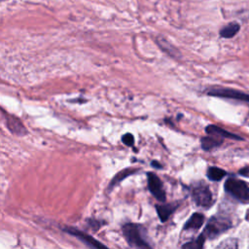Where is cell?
<instances>
[{"mask_svg":"<svg viewBox=\"0 0 249 249\" xmlns=\"http://www.w3.org/2000/svg\"><path fill=\"white\" fill-rule=\"evenodd\" d=\"M205 131L208 134L214 135V136H218V137H222V138H233V139H237V140H242L241 137H239L238 135H235L231 132L227 131L226 129L217 126L215 124H209L205 127Z\"/></svg>","mask_w":249,"mask_h":249,"instance_id":"9","label":"cell"},{"mask_svg":"<svg viewBox=\"0 0 249 249\" xmlns=\"http://www.w3.org/2000/svg\"><path fill=\"white\" fill-rule=\"evenodd\" d=\"M70 234L76 236L77 238H79L80 240H82L84 243H86L87 245L90 246V247H95V248H104L105 245L100 243L99 241H97L95 238H93L92 236L81 231H78L76 229H67L66 230Z\"/></svg>","mask_w":249,"mask_h":249,"instance_id":"7","label":"cell"},{"mask_svg":"<svg viewBox=\"0 0 249 249\" xmlns=\"http://www.w3.org/2000/svg\"><path fill=\"white\" fill-rule=\"evenodd\" d=\"M208 95L216 96V97H223V98H230V99H236L240 101H245L249 103V94L237 89H227V88H213L206 91Z\"/></svg>","mask_w":249,"mask_h":249,"instance_id":"5","label":"cell"},{"mask_svg":"<svg viewBox=\"0 0 249 249\" xmlns=\"http://www.w3.org/2000/svg\"><path fill=\"white\" fill-rule=\"evenodd\" d=\"M238 30H239V24L236 22H231L221 29L220 35L224 38H231L238 32Z\"/></svg>","mask_w":249,"mask_h":249,"instance_id":"14","label":"cell"},{"mask_svg":"<svg viewBox=\"0 0 249 249\" xmlns=\"http://www.w3.org/2000/svg\"><path fill=\"white\" fill-rule=\"evenodd\" d=\"M204 223V216L201 213H194L184 226V230H198Z\"/></svg>","mask_w":249,"mask_h":249,"instance_id":"10","label":"cell"},{"mask_svg":"<svg viewBox=\"0 0 249 249\" xmlns=\"http://www.w3.org/2000/svg\"><path fill=\"white\" fill-rule=\"evenodd\" d=\"M178 206H179V203H175V202L156 205V209L160 221L161 222L167 221V219L178 208Z\"/></svg>","mask_w":249,"mask_h":249,"instance_id":"8","label":"cell"},{"mask_svg":"<svg viewBox=\"0 0 249 249\" xmlns=\"http://www.w3.org/2000/svg\"><path fill=\"white\" fill-rule=\"evenodd\" d=\"M205 239L204 237L200 234L195 241H191L189 243H186L183 245L184 248H201L203 246Z\"/></svg>","mask_w":249,"mask_h":249,"instance_id":"16","label":"cell"},{"mask_svg":"<svg viewBox=\"0 0 249 249\" xmlns=\"http://www.w3.org/2000/svg\"><path fill=\"white\" fill-rule=\"evenodd\" d=\"M207 177L209 180L211 181H220L221 179H223L226 175H227V172L220 168V167H217V166H211L208 168L207 170Z\"/></svg>","mask_w":249,"mask_h":249,"instance_id":"13","label":"cell"},{"mask_svg":"<svg viewBox=\"0 0 249 249\" xmlns=\"http://www.w3.org/2000/svg\"><path fill=\"white\" fill-rule=\"evenodd\" d=\"M225 191L235 199L246 202L249 201V185L236 178H229L225 182Z\"/></svg>","mask_w":249,"mask_h":249,"instance_id":"3","label":"cell"},{"mask_svg":"<svg viewBox=\"0 0 249 249\" xmlns=\"http://www.w3.org/2000/svg\"><path fill=\"white\" fill-rule=\"evenodd\" d=\"M192 197L196 205L201 207L209 206L212 202V193L206 184L196 183L191 190Z\"/></svg>","mask_w":249,"mask_h":249,"instance_id":"4","label":"cell"},{"mask_svg":"<svg viewBox=\"0 0 249 249\" xmlns=\"http://www.w3.org/2000/svg\"><path fill=\"white\" fill-rule=\"evenodd\" d=\"M147 179H148V188L149 191L152 193V195L160 202H164L165 197V191L162 185V182L159 178V176L153 172L147 173Z\"/></svg>","mask_w":249,"mask_h":249,"instance_id":"6","label":"cell"},{"mask_svg":"<svg viewBox=\"0 0 249 249\" xmlns=\"http://www.w3.org/2000/svg\"><path fill=\"white\" fill-rule=\"evenodd\" d=\"M123 234L126 242L135 248H150L144 236V229L137 224H125L123 227Z\"/></svg>","mask_w":249,"mask_h":249,"instance_id":"1","label":"cell"},{"mask_svg":"<svg viewBox=\"0 0 249 249\" xmlns=\"http://www.w3.org/2000/svg\"><path fill=\"white\" fill-rule=\"evenodd\" d=\"M135 172V169L133 168H127V169H124V170H122L120 171L119 173H117L114 178L112 179L111 183L109 184V188H113L114 186H116L117 184H119L121 181H123L126 176L132 174Z\"/></svg>","mask_w":249,"mask_h":249,"instance_id":"15","label":"cell"},{"mask_svg":"<svg viewBox=\"0 0 249 249\" xmlns=\"http://www.w3.org/2000/svg\"><path fill=\"white\" fill-rule=\"evenodd\" d=\"M122 141L124 145L130 147V146H133V144H134V137L131 133H125L123 135Z\"/></svg>","mask_w":249,"mask_h":249,"instance_id":"17","label":"cell"},{"mask_svg":"<svg viewBox=\"0 0 249 249\" xmlns=\"http://www.w3.org/2000/svg\"><path fill=\"white\" fill-rule=\"evenodd\" d=\"M7 124L8 127L11 129V131H13V133H16L18 135H23L26 133L25 127L17 118H9Z\"/></svg>","mask_w":249,"mask_h":249,"instance_id":"12","label":"cell"},{"mask_svg":"<svg viewBox=\"0 0 249 249\" xmlns=\"http://www.w3.org/2000/svg\"><path fill=\"white\" fill-rule=\"evenodd\" d=\"M151 164H152L154 167H156V168H160V167H161V165H160L158 161H153Z\"/></svg>","mask_w":249,"mask_h":249,"instance_id":"18","label":"cell"},{"mask_svg":"<svg viewBox=\"0 0 249 249\" xmlns=\"http://www.w3.org/2000/svg\"><path fill=\"white\" fill-rule=\"evenodd\" d=\"M223 143V138L220 139L218 136L214 137L213 135L210 134V136H206L201 138V147L205 151H209L213 148L219 147Z\"/></svg>","mask_w":249,"mask_h":249,"instance_id":"11","label":"cell"},{"mask_svg":"<svg viewBox=\"0 0 249 249\" xmlns=\"http://www.w3.org/2000/svg\"><path fill=\"white\" fill-rule=\"evenodd\" d=\"M231 227V221L229 218L223 216H213L208 220L201 235L204 237V239H212L220 235L222 232L228 231Z\"/></svg>","mask_w":249,"mask_h":249,"instance_id":"2","label":"cell"}]
</instances>
